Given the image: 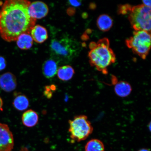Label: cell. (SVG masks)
Listing matches in <instances>:
<instances>
[{
  "label": "cell",
  "instance_id": "6da1fadb",
  "mask_svg": "<svg viewBox=\"0 0 151 151\" xmlns=\"http://www.w3.org/2000/svg\"><path fill=\"white\" fill-rule=\"evenodd\" d=\"M30 3L26 0H10L3 4L0 17V35L4 40L16 41L22 34L31 33L36 20L28 14Z\"/></svg>",
  "mask_w": 151,
  "mask_h": 151
},
{
  "label": "cell",
  "instance_id": "7a4b0ae2",
  "mask_svg": "<svg viewBox=\"0 0 151 151\" xmlns=\"http://www.w3.org/2000/svg\"><path fill=\"white\" fill-rule=\"evenodd\" d=\"M91 50L88 54L90 65L104 74L108 73L107 68L116 61V56L110 47L106 38L100 40L97 43H90Z\"/></svg>",
  "mask_w": 151,
  "mask_h": 151
},
{
  "label": "cell",
  "instance_id": "3957f363",
  "mask_svg": "<svg viewBox=\"0 0 151 151\" xmlns=\"http://www.w3.org/2000/svg\"><path fill=\"white\" fill-rule=\"evenodd\" d=\"M50 48L53 59L65 63L72 61L79 51L77 42L65 35L52 39Z\"/></svg>",
  "mask_w": 151,
  "mask_h": 151
},
{
  "label": "cell",
  "instance_id": "277c9868",
  "mask_svg": "<svg viewBox=\"0 0 151 151\" xmlns=\"http://www.w3.org/2000/svg\"><path fill=\"white\" fill-rule=\"evenodd\" d=\"M128 19L135 31H151V7L143 4L132 7Z\"/></svg>",
  "mask_w": 151,
  "mask_h": 151
},
{
  "label": "cell",
  "instance_id": "5b68a950",
  "mask_svg": "<svg viewBox=\"0 0 151 151\" xmlns=\"http://www.w3.org/2000/svg\"><path fill=\"white\" fill-rule=\"evenodd\" d=\"M69 132L73 140L79 142L85 140L93 132L91 123L85 115L75 116L69 121Z\"/></svg>",
  "mask_w": 151,
  "mask_h": 151
},
{
  "label": "cell",
  "instance_id": "8992f818",
  "mask_svg": "<svg viewBox=\"0 0 151 151\" xmlns=\"http://www.w3.org/2000/svg\"><path fill=\"white\" fill-rule=\"evenodd\" d=\"M126 44L135 54L145 59L150 48V33L144 31H135L132 37L126 40Z\"/></svg>",
  "mask_w": 151,
  "mask_h": 151
},
{
  "label": "cell",
  "instance_id": "52a82bcc",
  "mask_svg": "<svg viewBox=\"0 0 151 151\" xmlns=\"http://www.w3.org/2000/svg\"><path fill=\"white\" fill-rule=\"evenodd\" d=\"M14 145V137L8 126L0 123V151H11Z\"/></svg>",
  "mask_w": 151,
  "mask_h": 151
},
{
  "label": "cell",
  "instance_id": "ba28073f",
  "mask_svg": "<svg viewBox=\"0 0 151 151\" xmlns=\"http://www.w3.org/2000/svg\"><path fill=\"white\" fill-rule=\"evenodd\" d=\"M48 12V6L42 1H36L31 3L28 8L29 16L36 20L45 17Z\"/></svg>",
  "mask_w": 151,
  "mask_h": 151
},
{
  "label": "cell",
  "instance_id": "9c48e42d",
  "mask_svg": "<svg viewBox=\"0 0 151 151\" xmlns=\"http://www.w3.org/2000/svg\"><path fill=\"white\" fill-rule=\"evenodd\" d=\"M17 86L16 77L12 73L7 72L0 76V88L6 92H11Z\"/></svg>",
  "mask_w": 151,
  "mask_h": 151
},
{
  "label": "cell",
  "instance_id": "30bf717a",
  "mask_svg": "<svg viewBox=\"0 0 151 151\" xmlns=\"http://www.w3.org/2000/svg\"><path fill=\"white\" fill-rule=\"evenodd\" d=\"M31 36L35 42L41 43L48 38V35L46 28L43 26L37 25L34 26L31 30Z\"/></svg>",
  "mask_w": 151,
  "mask_h": 151
},
{
  "label": "cell",
  "instance_id": "8fae6325",
  "mask_svg": "<svg viewBox=\"0 0 151 151\" xmlns=\"http://www.w3.org/2000/svg\"><path fill=\"white\" fill-rule=\"evenodd\" d=\"M58 63L53 59H49L45 61L42 66L43 74L47 78L53 77L57 73Z\"/></svg>",
  "mask_w": 151,
  "mask_h": 151
},
{
  "label": "cell",
  "instance_id": "7c38bea8",
  "mask_svg": "<svg viewBox=\"0 0 151 151\" xmlns=\"http://www.w3.org/2000/svg\"><path fill=\"white\" fill-rule=\"evenodd\" d=\"M22 120L24 126L28 127H32L37 124L39 116L35 111L29 109L26 111L22 114Z\"/></svg>",
  "mask_w": 151,
  "mask_h": 151
},
{
  "label": "cell",
  "instance_id": "4fadbf2b",
  "mask_svg": "<svg viewBox=\"0 0 151 151\" xmlns=\"http://www.w3.org/2000/svg\"><path fill=\"white\" fill-rule=\"evenodd\" d=\"M114 91L117 95L121 97H125L129 96L132 91V88L129 83L122 81L115 85Z\"/></svg>",
  "mask_w": 151,
  "mask_h": 151
},
{
  "label": "cell",
  "instance_id": "5bb4252c",
  "mask_svg": "<svg viewBox=\"0 0 151 151\" xmlns=\"http://www.w3.org/2000/svg\"><path fill=\"white\" fill-rule=\"evenodd\" d=\"M16 41L19 48L22 50H28L31 48L33 44V39L29 33L22 34Z\"/></svg>",
  "mask_w": 151,
  "mask_h": 151
},
{
  "label": "cell",
  "instance_id": "9a60e30c",
  "mask_svg": "<svg viewBox=\"0 0 151 151\" xmlns=\"http://www.w3.org/2000/svg\"><path fill=\"white\" fill-rule=\"evenodd\" d=\"M113 24L112 18L108 15H101L97 20V25L100 30L104 32L107 31L112 27Z\"/></svg>",
  "mask_w": 151,
  "mask_h": 151
},
{
  "label": "cell",
  "instance_id": "2e32d148",
  "mask_svg": "<svg viewBox=\"0 0 151 151\" xmlns=\"http://www.w3.org/2000/svg\"><path fill=\"white\" fill-rule=\"evenodd\" d=\"M58 76L60 80L63 81H69L72 78L75 73L74 69L71 66H62L58 69Z\"/></svg>",
  "mask_w": 151,
  "mask_h": 151
},
{
  "label": "cell",
  "instance_id": "e0dca14e",
  "mask_svg": "<svg viewBox=\"0 0 151 151\" xmlns=\"http://www.w3.org/2000/svg\"><path fill=\"white\" fill-rule=\"evenodd\" d=\"M13 101L15 108L19 111H23L27 109L29 105V101L25 95L18 93L16 95Z\"/></svg>",
  "mask_w": 151,
  "mask_h": 151
},
{
  "label": "cell",
  "instance_id": "ac0fdd59",
  "mask_svg": "<svg viewBox=\"0 0 151 151\" xmlns=\"http://www.w3.org/2000/svg\"><path fill=\"white\" fill-rule=\"evenodd\" d=\"M86 151H104L103 142L99 139H92L88 141L85 147Z\"/></svg>",
  "mask_w": 151,
  "mask_h": 151
},
{
  "label": "cell",
  "instance_id": "d6986e66",
  "mask_svg": "<svg viewBox=\"0 0 151 151\" xmlns=\"http://www.w3.org/2000/svg\"><path fill=\"white\" fill-rule=\"evenodd\" d=\"M56 90V86L54 85L51 86H47L45 87L44 91V94L47 98H50L52 96V92L53 91Z\"/></svg>",
  "mask_w": 151,
  "mask_h": 151
},
{
  "label": "cell",
  "instance_id": "ffe728a7",
  "mask_svg": "<svg viewBox=\"0 0 151 151\" xmlns=\"http://www.w3.org/2000/svg\"><path fill=\"white\" fill-rule=\"evenodd\" d=\"M132 7L129 5H121L119 8V12L120 14H125L129 12Z\"/></svg>",
  "mask_w": 151,
  "mask_h": 151
},
{
  "label": "cell",
  "instance_id": "44dd1931",
  "mask_svg": "<svg viewBox=\"0 0 151 151\" xmlns=\"http://www.w3.org/2000/svg\"><path fill=\"white\" fill-rule=\"evenodd\" d=\"M6 67V62L5 58L0 56V71L3 70Z\"/></svg>",
  "mask_w": 151,
  "mask_h": 151
},
{
  "label": "cell",
  "instance_id": "7402d4cb",
  "mask_svg": "<svg viewBox=\"0 0 151 151\" xmlns=\"http://www.w3.org/2000/svg\"><path fill=\"white\" fill-rule=\"evenodd\" d=\"M69 3L70 4L74 7H78L81 5V2L78 1H69Z\"/></svg>",
  "mask_w": 151,
  "mask_h": 151
},
{
  "label": "cell",
  "instance_id": "603a6c76",
  "mask_svg": "<svg viewBox=\"0 0 151 151\" xmlns=\"http://www.w3.org/2000/svg\"><path fill=\"white\" fill-rule=\"evenodd\" d=\"M142 2L143 4V5H144L145 6L147 7H151V1H143Z\"/></svg>",
  "mask_w": 151,
  "mask_h": 151
},
{
  "label": "cell",
  "instance_id": "cb8c5ba5",
  "mask_svg": "<svg viewBox=\"0 0 151 151\" xmlns=\"http://www.w3.org/2000/svg\"><path fill=\"white\" fill-rule=\"evenodd\" d=\"M3 106V102L2 99H1V97H0V111H2Z\"/></svg>",
  "mask_w": 151,
  "mask_h": 151
},
{
  "label": "cell",
  "instance_id": "d4e9b609",
  "mask_svg": "<svg viewBox=\"0 0 151 151\" xmlns=\"http://www.w3.org/2000/svg\"><path fill=\"white\" fill-rule=\"evenodd\" d=\"M138 151H150L149 149H146V148H143L141 149V150H139Z\"/></svg>",
  "mask_w": 151,
  "mask_h": 151
},
{
  "label": "cell",
  "instance_id": "484cf974",
  "mask_svg": "<svg viewBox=\"0 0 151 151\" xmlns=\"http://www.w3.org/2000/svg\"><path fill=\"white\" fill-rule=\"evenodd\" d=\"M2 4H3V3L1 2V1H0V5H2ZM1 11H0V17H1Z\"/></svg>",
  "mask_w": 151,
  "mask_h": 151
}]
</instances>
